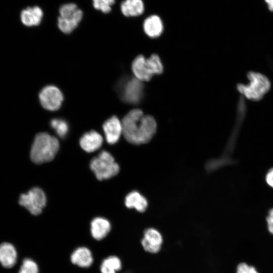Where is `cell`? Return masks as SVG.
<instances>
[{"label": "cell", "mask_w": 273, "mask_h": 273, "mask_svg": "<svg viewBox=\"0 0 273 273\" xmlns=\"http://www.w3.org/2000/svg\"><path fill=\"white\" fill-rule=\"evenodd\" d=\"M131 69L135 77L143 82L150 80L154 75L162 73L163 66L157 54H153L149 58L140 55L132 62Z\"/></svg>", "instance_id": "277c9868"}, {"label": "cell", "mask_w": 273, "mask_h": 273, "mask_svg": "<svg viewBox=\"0 0 273 273\" xmlns=\"http://www.w3.org/2000/svg\"><path fill=\"white\" fill-rule=\"evenodd\" d=\"M46 202L47 198L44 193L38 187L33 188L27 193L22 194L19 199V204L34 215L41 213Z\"/></svg>", "instance_id": "ba28073f"}, {"label": "cell", "mask_w": 273, "mask_h": 273, "mask_svg": "<svg viewBox=\"0 0 273 273\" xmlns=\"http://www.w3.org/2000/svg\"><path fill=\"white\" fill-rule=\"evenodd\" d=\"M265 220L267 230L270 235L273 236V209L269 211Z\"/></svg>", "instance_id": "d4e9b609"}, {"label": "cell", "mask_w": 273, "mask_h": 273, "mask_svg": "<svg viewBox=\"0 0 273 273\" xmlns=\"http://www.w3.org/2000/svg\"><path fill=\"white\" fill-rule=\"evenodd\" d=\"M50 125L60 138H64L67 135L69 126L65 120L60 118H54L51 120Z\"/></svg>", "instance_id": "44dd1931"}, {"label": "cell", "mask_w": 273, "mask_h": 273, "mask_svg": "<svg viewBox=\"0 0 273 273\" xmlns=\"http://www.w3.org/2000/svg\"><path fill=\"white\" fill-rule=\"evenodd\" d=\"M43 16V11L39 7H27L22 10L20 20L26 26H36L41 23Z\"/></svg>", "instance_id": "5bb4252c"}, {"label": "cell", "mask_w": 273, "mask_h": 273, "mask_svg": "<svg viewBox=\"0 0 273 273\" xmlns=\"http://www.w3.org/2000/svg\"><path fill=\"white\" fill-rule=\"evenodd\" d=\"M117 88L120 98L125 103L137 104L143 98L144 84L135 77L124 78L118 83Z\"/></svg>", "instance_id": "52a82bcc"}, {"label": "cell", "mask_w": 273, "mask_h": 273, "mask_svg": "<svg viewBox=\"0 0 273 273\" xmlns=\"http://www.w3.org/2000/svg\"><path fill=\"white\" fill-rule=\"evenodd\" d=\"M64 98L61 91L57 86L49 85L44 87L39 94V100L45 109L54 111L61 106Z\"/></svg>", "instance_id": "9c48e42d"}, {"label": "cell", "mask_w": 273, "mask_h": 273, "mask_svg": "<svg viewBox=\"0 0 273 273\" xmlns=\"http://www.w3.org/2000/svg\"><path fill=\"white\" fill-rule=\"evenodd\" d=\"M160 233L152 228L147 229L144 233V238L142 240L144 249L150 253H156L160 249L162 243Z\"/></svg>", "instance_id": "8fae6325"}, {"label": "cell", "mask_w": 273, "mask_h": 273, "mask_svg": "<svg viewBox=\"0 0 273 273\" xmlns=\"http://www.w3.org/2000/svg\"><path fill=\"white\" fill-rule=\"evenodd\" d=\"M268 9L270 11L273 12V0H264Z\"/></svg>", "instance_id": "4316f807"}, {"label": "cell", "mask_w": 273, "mask_h": 273, "mask_svg": "<svg viewBox=\"0 0 273 273\" xmlns=\"http://www.w3.org/2000/svg\"><path fill=\"white\" fill-rule=\"evenodd\" d=\"M111 229L110 222L103 217H96L90 223L92 236L97 241H101L106 238L110 232Z\"/></svg>", "instance_id": "9a60e30c"}, {"label": "cell", "mask_w": 273, "mask_h": 273, "mask_svg": "<svg viewBox=\"0 0 273 273\" xmlns=\"http://www.w3.org/2000/svg\"><path fill=\"white\" fill-rule=\"evenodd\" d=\"M120 9L126 17L138 16L144 12V3L142 0H125L121 4Z\"/></svg>", "instance_id": "d6986e66"}, {"label": "cell", "mask_w": 273, "mask_h": 273, "mask_svg": "<svg viewBox=\"0 0 273 273\" xmlns=\"http://www.w3.org/2000/svg\"><path fill=\"white\" fill-rule=\"evenodd\" d=\"M121 267L120 258L115 255H110L102 261L100 268L101 273H116Z\"/></svg>", "instance_id": "ffe728a7"}, {"label": "cell", "mask_w": 273, "mask_h": 273, "mask_svg": "<svg viewBox=\"0 0 273 273\" xmlns=\"http://www.w3.org/2000/svg\"><path fill=\"white\" fill-rule=\"evenodd\" d=\"M59 149L58 139L47 132L36 135L30 150L31 160L36 164L52 161Z\"/></svg>", "instance_id": "7a4b0ae2"}, {"label": "cell", "mask_w": 273, "mask_h": 273, "mask_svg": "<svg viewBox=\"0 0 273 273\" xmlns=\"http://www.w3.org/2000/svg\"><path fill=\"white\" fill-rule=\"evenodd\" d=\"M249 82L247 84L239 83L237 89L241 95L246 99L258 101L262 99L269 91L270 82L264 75L254 71H250L247 74Z\"/></svg>", "instance_id": "3957f363"}, {"label": "cell", "mask_w": 273, "mask_h": 273, "mask_svg": "<svg viewBox=\"0 0 273 273\" xmlns=\"http://www.w3.org/2000/svg\"><path fill=\"white\" fill-rule=\"evenodd\" d=\"M125 204L129 208H134L143 212L148 206V202L145 197L137 191L130 192L125 197Z\"/></svg>", "instance_id": "ac0fdd59"}, {"label": "cell", "mask_w": 273, "mask_h": 273, "mask_svg": "<svg viewBox=\"0 0 273 273\" xmlns=\"http://www.w3.org/2000/svg\"><path fill=\"white\" fill-rule=\"evenodd\" d=\"M18 273H39L38 266L32 259L25 258L22 261Z\"/></svg>", "instance_id": "7402d4cb"}, {"label": "cell", "mask_w": 273, "mask_h": 273, "mask_svg": "<svg viewBox=\"0 0 273 273\" xmlns=\"http://www.w3.org/2000/svg\"><path fill=\"white\" fill-rule=\"evenodd\" d=\"M70 259L73 264L82 268L90 267L94 262L91 250L84 246L75 249L71 254Z\"/></svg>", "instance_id": "7c38bea8"}, {"label": "cell", "mask_w": 273, "mask_h": 273, "mask_svg": "<svg viewBox=\"0 0 273 273\" xmlns=\"http://www.w3.org/2000/svg\"><path fill=\"white\" fill-rule=\"evenodd\" d=\"M236 273H260L257 268L253 265L245 262H241L238 264Z\"/></svg>", "instance_id": "cb8c5ba5"}, {"label": "cell", "mask_w": 273, "mask_h": 273, "mask_svg": "<svg viewBox=\"0 0 273 273\" xmlns=\"http://www.w3.org/2000/svg\"><path fill=\"white\" fill-rule=\"evenodd\" d=\"M143 27L146 34L151 38L159 36L163 30L162 22L156 15L148 17L144 21Z\"/></svg>", "instance_id": "e0dca14e"}, {"label": "cell", "mask_w": 273, "mask_h": 273, "mask_svg": "<svg viewBox=\"0 0 273 273\" xmlns=\"http://www.w3.org/2000/svg\"><path fill=\"white\" fill-rule=\"evenodd\" d=\"M107 142L111 145L116 143L122 133L121 122L116 116L108 119L103 125Z\"/></svg>", "instance_id": "30bf717a"}, {"label": "cell", "mask_w": 273, "mask_h": 273, "mask_svg": "<svg viewBox=\"0 0 273 273\" xmlns=\"http://www.w3.org/2000/svg\"><path fill=\"white\" fill-rule=\"evenodd\" d=\"M103 142V137L99 132L91 130L82 136L79 144L83 150L92 153L98 150L102 146Z\"/></svg>", "instance_id": "4fadbf2b"}, {"label": "cell", "mask_w": 273, "mask_h": 273, "mask_svg": "<svg viewBox=\"0 0 273 273\" xmlns=\"http://www.w3.org/2000/svg\"><path fill=\"white\" fill-rule=\"evenodd\" d=\"M265 179L267 184L273 188V168L271 169L266 174Z\"/></svg>", "instance_id": "484cf974"}, {"label": "cell", "mask_w": 273, "mask_h": 273, "mask_svg": "<svg viewBox=\"0 0 273 273\" xmlns=\"http://www.w3.org/2000/svg\"><path fill=\"white\" fill-rule=\"evenodd\" d=\"M94 8L103 13L107 14L111 12L112 6L115 0H92Z\"/></svg>", "instance_id": "603a6c76"}, {"label": "cell", "mask_w": 273, "mask_h": 273, "mask_svg": "<svg viewBox=\"0 0 273 273\" xmlns=\"http://www.w3.org/2000/svg\"><path fill=\"white\" fill-rule=\"evenodd\" d=\"M122 134L129 143L141 145L149 142L154 136L157 124L153 116L145 115L139 109L130 111L121 121Z\"/></svg>", "instance_id": "6da1fadb"}, {"label": "cell", "mask_w": 273, "mask_h": 273, "mask_svg": "<svg viewBox=\"0 0 273 273\" xmlns=\"http://www.w3.org/2000/svg\"><path fill=\"white\" fill-rule=\"evenodd\" d=\"M57 25L63 33L72 32L78 25L83 17V12L74 3L63 5L59 10Z\"/></svg>", "instance_id": "8992f818"}, {"label": "cell", "mask_w": 273, "mask_h": 273, "mask_svg": "<svg viewBox=\"0 0 273 273\" xmlns=\"http://www.w3.org/2000/svg\"><path fill=\"white\" fill-rule=\"evenodd\" d=\"M17 253L14 246L7 242L0 244V263L5 268H10L17 262Z\"/></svg>", "instance_id": "2e32d148"}, {"label": "cell", "mask_w": 273, "mask_h": 273, "mask_svg": "<svg viewBox=\"0 0 273 273\" xmlns=\"http://www.w3.org/2000/svg\"><path fill=\"white\" fill-rule=\"evenodd\" d=\"M90 168L100 180L110 178L119 171V166L113 157L104 150L91 160Z\"/></svg>", "instance_id": "5b68a950"}]
</instances>
